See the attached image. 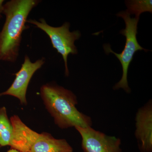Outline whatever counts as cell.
Listing matches in <instances>:
<instances>
[{"label": "cell", "mask_w": 152, "mask_h": 152, "mask_svg": "<svg viewBox=\"0 0 152 152\" xmlns=\"http://www.w3.org/2000/svg\"><path fill=\"white\" fill-rule=\"evenodd\" d=\"M41 95L48 111L59 127H91V118L77 109V97L71 91L57 85L47 84L41 87Z\"/></svg>", "instance_id": "2"}, {"label": "cell", "mask_w": 152, "mask_h": 152, "mask_svg": "<svg viewBox=\"0 0 152 152\" xmlns=\"http://www.w3.org/2000/svg\"><path fill=\"white\" fill-rule=\"evenodd\" d=\"M29 152H73V149L64 139H55L45 132L40 134Z\"/></svg>", "instance_id": "9"}, {"label": "cell", "mask_w": 152, "mask_h": 152, "mask_svg": "<svg viewBox=\"0 0 152 152\" xmlns=\"http://www.w3.org/2000/svg\"><path fill=\"white\" fill-rule=\"evenodd\" d=\"M40 1L12 0L4 5L6 21L0 32V60L15 62L18 56L23 31L28 28L27 19Z\"/></svg>", "instance_id": "1"}, {"label": "cell", "mask_w": 152, "mask_h": 152, "mask_svg": "<svg viewBox=\"0 0 152 152\" xmlns=\"http://www.w3.org/2000/svg\"><path fill=\"white\" fill-rule=\"evenodd\" d=\"M82 137L84 152H122L121 139L108 136L91 127H75Z\"/></svg>", "instance_id": "5"}, {"label": "cell", "mask_w": 152, "mask_h": 152, "mask_svg": "<svg viewBox=\"0 0 152 152\" xmlns=\"http://www.w3.org/2000/svg\"><path fill=\"white\" fill-rule=\"evenodd\" d=\"M13 127L9 120L5 107L0 109V146L9 145L10 142Z\"/></svg>", "instance_id": "10"}, {"label": "cell", "mask_w": 152, "mask_h": 152, "mask_svg": "<svg viewBox=\"0 0 152 152\" xmlns=\"http://www.w3.org/2000/svg\"><path fill=\"white\" fill-rule=\"evenodd\" d=\"M7 152H21L19 151H17V150L11 148L10 150H9V151H8Z\"/></svg>", "instance_id": "13"}, {"label": "cell", "mask_w": 152, "mask_h": 152, "mask_svg": "<svg viewBox=\"0 0 152 152\" xmlns=\"http://www.w3.org/2000/svg\"><path fill=\"white\" fill-rule=\"evenodd\" d=\"M1 146H0V148H1Z\"/></svg>", "instance_id": "14"}, {"label": "cell", "mask_w": 152, "mask_h": 152, "mask_svg": "<svg viewBox=\"0 0 152 152\" xmlns=\"http://www.w3.org/2000/svg\"><path fill=\"white\" fill-rule=\"evenodd\" d=\"M13 127L10 145L12 149L21 152H29L40 134L36 132L22 122L17 115L10 118Z\"/></svg>", "instance_id": "8"}, {"label": "cell", "mask_w": 152, "mask_h": 152, "mask_svg": "<svg viewBox=\"0 0 152 152\" xmlns=\"http://www.w3.org/2000/svg\"><path fill=\"white\" fill-rule=\"evenodd\" d=\"M117 15L122 18L126 24V28L120 31V34L126 38L124 49L121 53L118 54L112 50L109 45H104V48L107 53H112L115 54L119 60L122 67V77L120 81L114 86V90L122 88L126 91V92L130 93L131 89L128 85L127 80L129 66L132 61L133 57L136 52L142 50H144L145 52L148 51V50L142 48L137 40V24L139 18L135 17L131 18L130 14L127 10L120 12Z\"/></svg>", "instance_id": "3"}, {"label": "cell", "mask_w": 152, "mask_h": 152, "mask_svg": "<svg viewBox=\"0 0 152 152\" xmlns=\"http://www.w3.org/2000/svg\"><path fill=\"white\" fill-rule=\"evenodd\" d=\"M44 63V58L32 63L29 58L26 56L20 69L15 74L16 78L12 84L4 92L0 94V96L3 95H10L18 99L23 104H26V94L29 83L34 74Z\"/></svg>", "instance_id": "6"}, {"label": "cell", "mask_w": 152, "mask_h": 152, "mask_svg": "<svg viewBox=\"0 0 152 152\" xmlns=\"http://www.w3.org/2000/svg\"><path fill=\"white\" fill-rule=\"evenodd\" d=\"M126 3L128 8L127 11L130 14H134L136 18H140L141 14L145 12L152 13V1H127Z\"/></svg>", "instance_id": "11"}, {"label": "cell", "mask_w": 152, "mask_h": 152, "mask_svg": "<svg viewBox=\"0 0 152 152\" xmlns=\"http://www.w3.org/2000/svg\"><path fill=\"white\" fill-rule=\"evenodd\" d=\"M135 135L141 152H152V103L139 109L136 116Z\"/></svg>", "instance_id": "7"}, {"label": "cell", "mask_w": 152, "mask_h": 152, "mask_svg": "<svg viewBox=\"0 0 152 152\" xmlns=\"http://www.w3.org/2000/svg\"><path fill=\"white\" fill-rule=\"evenodd\" d=\"M4 1L3 0H0V17H1V14L3 13V10H4V5H3V3H4Z\"/></svg>", "instance_id": "12"}, {"label": "cell", "mask_w": 152, "mask_h": 152, "mask_svg": "<svg viewBox=\"0 0 152 152\" xmlns=\"http://www.w3.org/2000/svg\"><path fill=\"white\" fill-rule=\"evenodd\" d=\"M27 22L35 25L49 36L53 47L62 56L65 66V75L69 76L68 56L70 54L77 53V50L74 43L75 41L80 37V32L78 31H70V24L68 22L59 27H53L48 25L44 19H40L39 22L34 20H29Z\"/></svg>", "instance_id": "4"}]
</instances>
